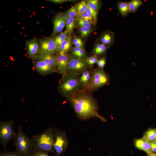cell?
Returning <instances> with one entry per match:
<instances>
[{"mask_svg":"<svg viewBox=\"0 0 156 156\" xmlns=\"http://www.w3.org/2000/svg\"><path fill=\"white\" fill-rule=\"evenodd\" d=\"M78 118L85 120L96 117L105 122L106 119L99 113L96 101L91 94L79 90L67 97Z\"/></svg>","mask_w":156,"mask_h":156,"instance_id":"1","label":"cell"},{"mask_svg":"<svg viewBox=\"0 0 156 156\" xmlns=\"http://www.w3.org/2000/svg\"><path fill=\"white\" fill-rule=\"evenodd\" d=\"M53 129L49 127L42 133L33 136L31 139L33 149L55 155L53 146Z\"/></svg>","mask_w":156,"mask_h":156,"instance_id":"2","label":"cell"},{"mask_svg":"<svg viewBox=\"0 0 156 156\" xmlns=\"http://www.w3.org/2000/svg\"><path fill=\"white\" fill-rule=\"evenodd\" d=\"M15 150L22 156H30L33 149L31 138L23 132L21 127H18L16 134L13 140Z\"/></svg>","mask_w":156,"mask_h":156,"instance_id":"3","label":"cell"},{"mask_svg":"<svg viewBox=\"0 0 156 156\" xmlns=\"http://www.w3.org/2000/svg\"><path fill=\"white\" fill-rule=\"evenodd\" d=\"M79 78L78 74L67 73L63 77L59 87L60 92L66 97L76 92L81 84Z\"/></svg>","mask_w":156,"mask_h":156,"instance_id":"4","label":"cell"},{"mask_svg":"<svg viewBox=\"0 0 156 156\" xmlns=\"http://www.w3.org/2000/svg\"><path fill=\"white\" fill-rule=\"evenodd\" d=\"M13 120L1 121L0 122V143L5 147L15 138L16 132L14 128Z\"/></svg>","mask_w":156,"mask_h":156,"instance_id":"5","label":"cell"},{"mask_svg":"<svg viewBox=\"0 0 156 156\" xmlns=\"http://www.w3.org/2000/svg\"><path fill=\"white\" fill-rule=\"evenodd\" d=\"M53 148L55 156H60L64 153L68 142L66 132L57 128L53 129Z\"/></svg>","mask_w":156,"mask_h":156,"instance_id":"6","label":"cell"},{"mask_svg":"<svg viewBox=\"0 0 156 156\" xmlns=\"http://www.w3.org/2000/svg\"><path fill=\"white\" fill-rule=\"evenodd\" d=\"M108 81V77L103 69H94L87 87L90 90H94L107 84Z\"/></svg>","mask_w":156,"mask_h":156,"instance_id":"7","label":"cell"},{"mask_svg":"<svg viewBox=\"0 0 156 156\" xmlns=\"http://www.w3.org/2000/svg\"><path fill=\"white\" fill-rule=\"evenodd\" d=\"M88 65L86 60L73 56H70L67 66V73L79 75L86 70Z\"/></svg>","mask_w":156,"mask_h":156,"instance_id":"8","label":"cell"},{"mask_svg":"<svg viewBox=\"0 0 156 156\" xmlns=\"http://www.w3.org/2000/svg\"><path fill=\"white\" fill-rule=\"evenodd\" d=\"M40 52L48 53L53 54L58 52V48L55 39L48 37L41 39L39 42Z\"/></svg>","mask_w":156,"mask_h":156,"instance_id":"9","label":"cell"},{"mask_svg":"<svg viewBox=\"0 0 156 156\" xmlns=\"http://www.w3.org/2000/svg\"><path fill=\"white\" fill-rule=\"evenodd\" d=\"M70 57L67 53L59 52L57 56V68L63 77L67 73V68Z\"/></svg>","mask_w":156,"mask_h":156,"instance_id":"10","label":"cell"},{"mask_svg":"<svg viewBox=\"0 0 156 156\" xmlns=\"http://www.w3.org/2000/svg\"><path fill=\"white\" fill-rule=\"evenodd\" d=\"M68 17L64 15L58 13L53 19V28L52 34L53 36L61 32L66 26V21Z\"/></svg>","mask_w":156,"mask_h":156,"instance_id":"11","label":"cell"},{"mask_svg":"<svg viewBox=\"0 0 156 156\" xmlns=\"http://www.w3.org/2000/svg\"><path fill=\"white\" fill-rule=\"evenodd\" d=\"M36 58L38 60L44 61L54 70L57 68V57L54 56L53 53L40 52L37 55Z\"/></svg>","mask_w":156,"mask_h":156,"instance_id":"12","label":"cell"},{"mask_svg":"<svg viewBox=\"0 0 156 156\" xmlns=\"http://www.w3.org/2000/svg\"><path fill=\"white\" fill-rule=\"evenodd\" d=\"M28 55L31 59L36 58L40 52L39 42L36 39H33L26 43Z\"/></svg>","mask_w":156,"mask_h":156,"instance_id":"13","label":"cell"},{"mask_svg":"<svg viewBox=\"0 0 156 156\" xmlns=\"http://www.w3.org/2000/svg\"><path fill=\"white\" fill-rule=\"evenodd\" d=\"M34 66L36 71L42 75H47L55 71L49 66L45 62L41 60H38L36 61Z\"/></svg>","mask_w":156,"mask_h":156,"instance_id":"14","label":"cell"},{"mask_svg":"<svg viewBox=\"0 0 156 156\" xmlns=\"http://www.w3.org/2000/svg\"><path fill=\"white\" fill-rule=\"evenodd\" d=\"M134 143L137 148L144 151L147 154L152 152L150 143L144 135L141 138L136 139Z\"/></svg>","mask_w":156,"mask_h":156,"instance_id":"15","label":"cell"},{"mask_svg":"<svg viewBox=\"0 0 156 156\" xmlns=\"http://www.w3.org/2000/svg\"><path fill=\"white\" fill-rule=\"evenodd\" d=\"M72 44V38L70 35L67 34L65 40L58 48V52L63 51L67 53L69 50Z\"/></svg>","mask_w":156,"mask_h":156,"instance_id":"16","label":"cell"},{"mask_svg":"<svg viewBox=\"0 0 156 156\" xmlns=\"http://www.w3.org/2000/svg\"><path fill=\"white\" fill-rule=\"evenodd\" d=\"M117 6L120 14L123 17L127 16L130 13L128 3L127 2L119 1Z\"/></svg>","mask_w":156,"mask_h":156,"instance_id":"17","label":"cell"},{"mask_svg":"<svg viewBox=\"0 0 156 156\" xmlns=\"http://www.w3.org/2000/svg\"><path fill=\"white\" fill-rule=\"evenodd\" d=\"M77 20L75 18H68L66 22V29L68 34L70 35L76 26Z\"/></svg>","mask_w":156,"mask_h":156,"instance_id":"18","label":"cell"},{"mask_svg":"<svg viewBox=\"0 0 156 156\" xmlns=\"http://www.w3.org/2000/svg\"><path fill=\"white\" fill-rule=\"evenodd\" d=\"M128 3L130 13L136 12L138 8L143 4L140 0H132Z\"/></svg>","mask_w":156,"mask_h":156,"instance_id":"19","label":"cell"},{"mask_svg":"<svg viewBox=\"0 0 156 156\" xmlns=\"http://www.w3.org/2000/svg\"><path fill=\"white\" fill-rule=\"evenodd\" d=\"M91 77V73L89 71L86 70L83 71L79 78L81 84L87 87Z\"/></svg>","mask_w":156,"mask_h":156,"instance_id":"20","label":"cell"},{"mask_svg":"<svg viewBox=\"0 0 156 156\" xmlns=\"http://www.w3.org/2000/svg\"><path fill=\"white\" fill-rule=\"evenodd\" d=\"M144 136L150 142H154L156 138V128L148 129Z\"/></svg>","mask_w":156,"mask_h":156,"instance_id":"21","label":"cell"},{"mask_svg":"<svg viewBox=\"0 0 156 156\" xmlns=\"http://www.w3.org/2000/svg\"><path fill=\"white\" fill-rule=\"evenodd\" d=\"M114 36L112 33L106 32L103 35L101 41L102 43L106 46L111 44L114 40Z\"/></svg>","mask_w":156,"mask_h":156,"instance_id":"22","label":"cell"},{"mask_svg":"<svg viewBox=\"0 0 156 156\" xmlns=\"http://www.w3.org/2000/svg\"><path fill=\"white\" fill-rule=\"evenodd\" d=\"M72 54L73 56L82 59H85L86 57L85 52L80 47H74L72 50Z\"/></svg>","mask_w":156,"mask_h":156,"instance_id":"23","label":"cell"},{"mask_svg":"<svg viewBox=\"0 0 156 156\" xmlns=\"http://www.w3.org/2000/svg\"><path fill=\"white\" fill-rule=\"evenodd\" d=\"M88 6L98 13L100 7L99 1L97 0H89L87 1Z\"/></svg>","mask_w":156,"mask_h":156,"instance_id":"24","label":"cell"},{"mask_svg":"<svg viewBox=\"0 0 156 156\" xmlns=\"http://www.w3.org/2000/svg\"><path fill=\"white\" fill-rule=\"evenodd\" d=\"M107 47L106 45L103 43L98 44L94 48V53L95 55H100L104 53L106 51Z\"/></svg>","mask_w":156,"mask_h":156,"instance_id":"25","label":"cell"},{"mask_svg":"<svg viewBox=\"0 0 156 156\" xmlns=\"http://www.w3.org/2000/svg\"><path fill=\"white\" fill-rule=\"evenodd\" d=\"M67 32L65 30L64 31L61 33L59 35L56 36L54 38L55 41L58 48L62 43L66 39Z\"/></svg>","mask_w":156,"mask_h":156,"instance_id":"26","label":"cell"},{"mask_svg":"<svg viewBox=\"0 0 156 156\" xmlns=\"http://www.w3.org/2000/svg\"><path fill=\"white\" fill-rule=\"evenodd\" d=\"M77 15L80 16V15L84 12L88 7L87 2L85 1H82L76 5Z\"/></svg>","mask_w":156,"mask_h":156,"instance_id":"27","label":"cell"},{"mask_svg":"<svg viewBox=\"0 0 156 156\" xmlns=\"http://www.w3.org/2000/svg\"><path fill=\"white\" fill-rule=\"evenodd\" d=\"M67 17L75 18L77 15L76 5H74L67 11L64 14Z\"/></svg>","mask_w":156,"mask_h":156,"instance_id":"28","label":"cell"},{"mask_svg":"<svg viewBox=\"0 0 156 156\" xmlns=\"http://www.w3.org/2000/svg\"><path fill=\"white\" fill-rule=\"evenodd\" d=\"M0 156H22L15 150L13 151H9L5 149L1 151Z\"/></svg>","mask_w":156,"mask_h":156,"instance_id":"29","label":"cell"},{"mask_svg":"<svg viewBox=\"0 0 156 156\" xmlns=\"http://www.w3.org/2000/svg\"><path fill=\"white\" fill-rule=\"evenodd\" d=\"M77 23L80 27H90L94 25L91 22L84 20L79 17L77 19Z\"/></svg>","mask_w":156,"mask_h":156,"instance_id":"30","label":"cell"},{"mask_svg":"<svg viewBox=\"0 0 156 156\" xmlns=\"http://www.w3.org/2000/svg\"><path fill=\"white\" fill-rule=\"evenodd\" d=\"M79 32L82 37H85L88 36L91 32L92 29L90 27H80Z\"/></svg>","mask_w":156,"mask_h":156,"instance_id":"31","label":"cell"},{"mask_svg":"<svg viewBox=\"0 0 156 156\" xmlns=\"http://www.w3.org/2000/svg\"><path fill=\"white\" fill-rule=\"evenodd\" d=\"M30 156H50L49 155L48 153L33 148Z\"/></svg>","mask_w":156,"mask_h":156,"instance_id":"32","label":"cell"},{"mask_svg":"<svg viewBox=\"0 0 156 156\" xmlns=\"http://www.w3.org/2000/svg\"><path fill=\"white\" fill-rule=\"evenodd\" d=\"M98 60L97 55H95L89 57L86 60L88 64L90 65L96 63Z\"/></svg>","mask_w":156,"mask_h":156,"instance_id":"33","label":"cell"},{"mask_svg":"<svg viewBox=\"0 0 156 156\" xmlns=\"http://www.w3.org/2000/svg\"><path fill=\"white\" fill-rule=\"evenodd\" d=\"M86 12L92 17L93 19L94 23L95 24L97 20L98 13L90 8L88 6Z\"/></svg>","mask_w":156,"mask_h":156,"instance_id":"34","label":"cell"},{"mask_svg":"<svg viewBox=\"0 0 156 156\" xmlns=\"http://www.w3.org/2000/svg\"><path fill=\"white\" fill-rule=\"evenodd\" d=\"M79 16L80 18H81L86 21L91 22L94 25L95 24L93 18L86 12L80 15Z\"/></svg>","mask_w":156,"mask_h":156,"instance_id":"35","label":"cell"},{"mask_svg":"<svg viewBox=\"0 0 156 156\" xmlns=\"http://www.w3.org/2000/svg\"><path fill=\"white\" fill-rule=\"evenodd\" d=\"M73 43L76 47L83 48V43L81 39L79 38H76L73 40Z\"/></svg>","mask_w":156,"mask_h":156,"instance_id":"36","label":"cell"},{"mask_svg":"<svg viewBox=\"0 0 156 156\" xmlns=\"http://www.w3.org/2000/svg\"><path fill=\"white\" fill-rule=\"evenodd\" d=\"M96 64L100 68L103 69L106 64L105 59L104 58H103L98 60Z\"/></svg>","mask_w":156,"mask_h":156,"instance_id":"37","label":"cell"},{"mask_svg":"<svg viewBox=\"0 0 156 156\" xmlns=\"http://www.w3.org/2000/svg\"><path fill=\"white\" fill-rule=\"evenodd\" d=\"M151 145V151L152 152L156 153V143L155 142H150Z\"/></svg>","mask_w":156,"mask_h":156,"instance_id":"38","label":"cell"},{"mask_svg":"<svg viewBox=\"0 0 156 156\" xmlns=\"http://www.w3.org/2000/svg\"><path fill=\"white\" fill-rule=\"evenodd\" d=\"M50 2L56 3H62L65 2L71 1V0H52L49 1Z\"/></svg>","mask_w":156,"mask_h":156,"instance_id":"39","label":"cell"},{"mask_svg":"<svg viewBox=\"0 0 156 156\" xmlns=\"http://www.w3.org/2000/svg\"><path fill=\"white\" fill-rule=\"evenodd\" d=\"M147 156H156V153L151 152L147 154Z\"/></svg>","mask_w":156,"mask_h":156,"instance_id":"40","label":"cell"},{"mask_svg":"<svg viewBox=\"0 0 156 156\" xmlns=\"http://www.w3.org/2000/svg\"><path fill=\"white\" fill-rule=\"evenodd\" d=\"M154 142H155V143H156V138H155V141H154Z\"/></svg>","mask_w":156,"mask_h":156,"instance_id":"41","label":"cell"}]
</instances>
